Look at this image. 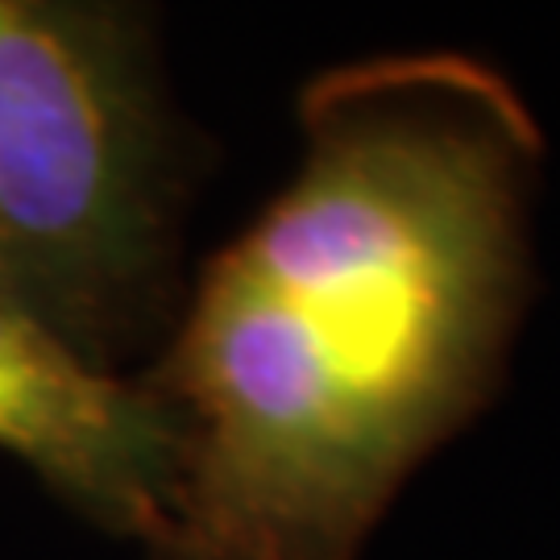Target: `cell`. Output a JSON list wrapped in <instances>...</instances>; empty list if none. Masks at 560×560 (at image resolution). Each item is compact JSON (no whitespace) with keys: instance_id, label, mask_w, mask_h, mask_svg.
<instances>
[{"instance_id":"6da1fadb","label":"cell","mask_w":560,"mask_h":560,"mask_svg":"<svg viewBox=\"0 0 560 560\" xmlns=\"http://www.w3.org/2000/svg\"><path fill=\"white\" fill-rule=\"evenodd\" d=\"M307 154L208 266L145 382L175 423L154 560H358L478 411L523 303L536 125L465 55L340 67Z\"/></svg>"},{"instance_id":"7a4b0ae2","label":"cell","mask_w":560,"mask_h":560,"mask_svg":"<svg viewBox=\"0 0 560 560\" xmlns=\"http://www.w3.org/2000/svg\"><path fill=\"white\" fill-rule=\"evenodd\" d=\"M166 258L171 138L141 21L0 0V287L104 365Z\"/></svg>"},{"instance_id":"3957f363","label":"cell","mask_w":560,"mask_h":560,"mask_svg":"<svg viewBox=\"0 0 560 560\" xmlns=\"http://www.w3.org/2000/svg\"><path fill=\"white\" fill-rule=\"evenodd\" d=\"M0 448L59 499L145 548L162 540L175 486V423L141 382L88 361L0 287Z\"/></svg>"}]
</instances>
